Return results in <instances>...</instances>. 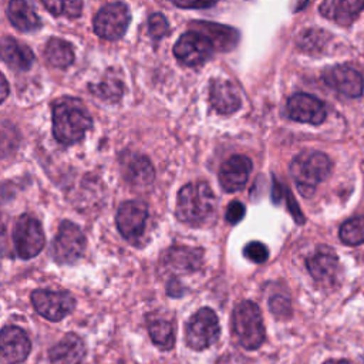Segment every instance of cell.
Segmentation results:
<instances>
[{
	"label": "cell",
	"instance_id": "obj_21",
	"mask_svg": "<svg viewBox=\"0 0 364 364\" xmlns=\"http://www.w3.org/2000/svg\"><path fill=\"white\" fill-rule=\"evenodd\" d=\"M85 355V344L77 334H67L50 350L51 364H80Z\"/></svg>",
	"mask_w": 364,
	"mask_h": 364
},
{
	"label": "cell",
	"instance_id": "obj_18",
	"mask_svg": "<svg viewBox=\"0 0 364 364\" xmlns=\"http://www.w3.org/2000/svg\"><path fill=\"white\" fill-rule=\"evenodd\" d=\"M209 101L212 108L219 114H233L240 108L242 100L239 90L233 82L223 78H216L210 84Z\"/></svg>",
	"mask_w": 364,
	"mask_h": 364
},
{
	"label": "cell",
	"instance_id": "obj_14",
	"mask_svg": "<svg viewBox=\"0 0 364 364\" xmlns=\"http://www.w3.org/2000/svg\"><path fill=\"white\" fill-rule=\"evenodd\" d=\"M31 350V343L24 330L17 326H6L0 331V361L18 364L24 361Z\"/></svg>",
	"mask_w": 364,
	"mask_h": 364
},
{
	"label": "cell",
	"instance_id": "obj_32",
	"mask_svg": "<svg viewBox=\"0 0 364 364\" xmlns=\"http://www.w3.org/2000/svg\"><path fill=\"white\" fill-rule=\"evenodd\" d=\"M148 30L152 38L159 40L164 36H166L169 31L168 20L161 13H154L148 18Z\"/></svg>",
	"mask_w": 364,
	"mask_h": 364
},
{
	"label": "cell",
	"instance_id": "obj_24",
	"mask_svg": "<svg viewBox=\"0 0 364 364\" xmlns=\"http://www.w3.org/2000/svg\"><path fill=\"white\" fill-rule=\"evenodd\" d=\"M192 27L198 31L206 36L215 48L219 50H230L237 43V31L228 26H220L215 23L208 21H195Z\"/></svg>",
	"mask_w": 364,
	"mask_h": 364
},
{
	"label": "cell",
	"instance_id": "obj_9",
	"mask_svg": "<svg viewBox=\"0 0 364 364\" xmlns=\"http://www.w3.org/2000/svg\"><path fill=\"white\" fill-rule=\"evenodd\" d=\"M210 40L198 31L183 33L173 46V55L185 65L196 67L203 64L213 53Z\"/></svg>",
	"mask_w": 364,
	"mask_h": 364
},
{
	"label": "cell",
	"instance_id": "obj_36",
	"mask_svg": "<svg viewBox=\"0 0 364 364\" xmlns=\"http://www.w3.org/2000/svg\"><path fill=\"white\" fill-rule=\"evenodd\" d=\"M181 9H206L213 6L218 0H169Z\"/></svg>",
	"mask_w": 364,
	"mask_h": 364
},
{
	"label": "cell",
	"instance_id": "obj_12",
	"mask_svg": "<svg viewBox=\"0 0 364 364\" xmlns=\"http://www.w3.org/2000/svg\"><path fill=\"white\" fill-rule=\"evenodd\" d=\"M306 266L311 277L320 284L330 286L336 283L340 263L336 252L330 246H317L314 252L306 259Z\"/></svg>",
	"mask_w": 364,
	"mask_h": 364
},
{
	"label": "cell",
	"instance_id": "obj_6",
	"mask_svg": "<svg viewBox=\"0 0 364 364\" xmlns=\"http://www.w3.org/2000/svg\"><path fill=\"white\" fill-rule=\"evenodd\" d=\"M220 336L216 313L209 307H202L191 316L185 328V343L192 350H205L215 344Z\"/></svg>",
	"mask_w": 364,
	"mask_h": 364
},
{
	"label": "cell",
	"instance_id": "obj_15",
	"mask_svg": "<svg viewBox=\"0 0 364 364\" xmlns=\"http://www.w3.org/2000/svg\"><path fill=\"white\" fill-rule=\"evenodd\" d=\"M287 115L297 122L318 125L326 119V107L314 95L299 92L289 98L286 104Z\"/></svg>",
	"mask_w": 364,
	"mask_h": 364
},
{
	"label": "cell",
	"instance_id": "obj_16",
	"mask_svg": "<svg viewBox=\"0 0 364 364\" xmlns=\"http://www.w3.org/2000/svg\"><path fill=\"white\" fill-rule=\"evenodd\" d=\"M252 172V161L245 155H233L228 158L219 171L220 186L226 192H237L245 188Z\"/></svg>",
	"mask_w": 364,
	"mask_h": 364
},
{
	"label": "cell",
	"instance_id": "obj_29",
	"mask_svg": "<svg viewBox=\"0 0 364 364\" xmlns=\"http://www.w3.org/2000/svg\"><path fill=\"white\" fill-rule=\"evenodd\" d=\"M328 38H330V36L327 31H323L318 28H309V30H304L303 33H300L297 44L303 51L316 53L324 47V44L328 41Z\"/></svg>",
	"mask_w": 364,
	"mask_h": 364
},
{
	"label": "cell",
	"instance_id": "obj_34",
	"mask_svg": "<svg viewBox=\"0 0 364 364\" xmlns=\"http://www.w3.org/2000/svg\"><path fill=\"white\" fill-rule=\"evenodd\" d=\"M269 307H270V311L279 318H287L291 313L290 300L282 294L272 296L269 300Z\"/></svg>",
	"mask_w": 364,
	"mask_h": 364
},
{
	"label": "cell",
	"instance_id": "obj_3",
	"mask_svg": "<svg viewBox=\"0 0 364 364\" xmlns=\"http://www.w3.org/2000/svg\"><path fill=\"white\" fill-rule=\"evenodd\" d=\"M333 164L330 158L318 151H306L293 158L289 171L299 192L310 198L318 183H321L331 172Z\"/></svg>",
	"mask_w": 364,
	"mask_h": 364
},
{
	"label": "cell",
	"instance_id": "obj_25",
	"mask_svg": "<svg viewBox=\"0 0 364 364\" xmlns=\"http://www.w3.org/2000/svg\"><path fill=\"white\" fill-rule=\"evenodd\" d=\"M47 63L57 68H65L74 61V50L70 43L61 38H50L44 48Z\"/></svg>",
	"mask_w": 364,
	"mask_h": 364
},
{
	"label": "cell",
	"instance_id": "obj_7",
	"mask_svg": "<svg viewBox=\"0 0 364 364\" xmlns=\"http://www.w3.org/2000/svg\"><path fill=\"white\" fill-rule=\"evenodd\" d=\"M131 21V13L128 7L121 1L105 4L94 17V31L97 36L105 40L121 38Z\"/></svg>",
	"mask_w": 364,
	"mask_h": 364
},
{
	"label": "cell",
	"instance_id": "obj_20",
	"mask_svg": "<svg viewBox=\"0 0 364 364\" xmlns=\"http://www.w3.org/2000/svg\"><path fill=\"white\" fill-rule=\"evenodd\" d=\"M125 179L136 188H146L154 182L155 171L151 161L144 155H129L122 162Z\"/></svg>",
	"mask_w": 364,
	"mask_h": 364
},
{
	"label": "cell",
	"instance_id": "obj_4",
	"mask_svg": "<svg viewBox=\"0 0 364 364\" xmlns=\"http://www.w3.org/2000/svg\"><path fill=\"white\" fill-rule=\"evenodd\" d=\"M232 333L246 350H256L264 341V324L259 306L250 300L240 301L232 313Z\"/></svg>",
	"mask_w": 364,
	"mask_h": 364
},
{
	"label": "cell",
	"instance_id": "obj_23",
	"mask_svg": "<svg viewBox=\"0 0 364 364\" xmlns=\"http://www.w3.org/2000/svg\"><path fill=\"white\" fill-rule=\"evenodd\" d=\"M7 17L20 31H34L41 26L40 17L27 0H10L7 6Z\"/></svg>",
	"mask_w": 364,
	"mask_h": 364
},
{
	"label": "cell",
	"instance_id": "obj_5",
	"mask_svg": "<svg viewBox=\"0 0 364 364\" xmlns=\"http://www.w3.org/2000/svg\"><path fill=\"white\" fill-rule=\"evenodd\" d=\"M203 263V250L189 246H172L168 247L158 264L159 274L166 277L168 282L176 279L181 274H191L198 272Z\"/></svg>",
	"mask_w": 364,
	"mask_h": 364
},
{
	"label": "cell",
	"instance_id": "obj_10",
	"mask_svg": "<svg viewBox=\"0 0 364 364\" xmlns=\"http://www.w3.org/2000/svg\"><path fill=\"white\" fill-rule=\"evenodd\" d=\"M13 240L20 257L31 259L44 247V232L38 220L28 215H23L14 228Z\"/></svg>",
	"mask_w": 364,
	"mask_h": 364
},
{
	"label": "cell",
	"instance_id": "obj_22",
	"mask_svg": "<svg viewBox=\"0 0 364 364\" xmlns=\"http://www.w3.org/2000/svg\"><path fill=\"white\" fill-rule=\"evenodd\" d=\"M0 58L16 70H28L34 63L33 51L11 37L0 38Z\"/></svg>",
	"mask_w": 364,
	"mask_h": 364
},
{
	"label": "cell",
	"instance_id": "obj_26",
	"mask_svg": "<svg viewBox=\"0 0 364 364\" xmlns=\"http://www.w3.org/2000/svg\"><path fill=\"white\" fill-rule=\"evenodd\" d=\"M148 331L154 344L162 350H171L175 344L173 327L166 320H154L148 324Z\"/></svg>",
	"mask_w": 364,
	"mask_h": 364
},
{
	"label": "cell",
	"instance_id": "obj_13",
	"mask_svg": "<svg viewBox=\"0 0 364 364\" xmlns=\"http://www.w3.org/2000/svg\"><path fill=\"white\" fill-rule=\"evenodd\" d=\"M148 219V206L141 200L124 202L117 212V228L128 240H136L145 229Z\"/></svg>",
	"mask_w": 364,
	"mask_h": 364
},
{
	"label": "cell",
	"instance_id": "obj_38",
	"mask_svg": "<svg viewBox=\"0 0 364 364\" xmlns=\"http://www.w3.org/2000/svg\"><path fill=\"white\" fill-rule=\"evenodd\" d=\"M323 364H351L347 360H327Z\"/></svg>",
	"mask_w": 364,
	"mask_h": 364
},
{
	"label": "cell",
	"instance_id": "obj_28",
	"mask_svg": "<svg viewBox=\"0 0 364 364\" xmlns=\"http://www.w3.org/2000/svg\"><path fill=\"white\" fill-rule=\"evenodd\" d=\"M44 7L54 16L77 18L82 10V0H41Z\"/></svg>",
	"mask_w": 364,
	"mask_h": 364
},
{
	"label": "cell",
	"instance_id": "obj_1",
	"mask_svg": "<svg viewBox=\"0 0 364 364\" xmlns=\"http://www.w3.org/2000/svg\"><path fill=\"white\" fill-rule=\"evenodd\" d=\"M216 212V196L203 181L183 185L176 199V218L189 226L208 223Z\"/></svg>",
	"mask_w": 364,
	"mask_h": 364
},
{
	"label": "cell",
	"instance_id": "obj_37",
	"mask_svg": "<svg viewBox=\"0 0 364 364\" xmlns=\"http://www.w3.org/2000/svg\"><path fill=\"white\" fill-rule=\"evenodd\" d=\"M9 95V84L4 78V75L0 73V102H3Z\"/></svg>",
	"mask_w": 364,
	"mask_h": 364
},
{
	"label": "cell",
	"instance_id": "obj_8",
	"mask_svg": "<svg viewBox=\"0 0 364 364\" xmlns=\"http://www.w3.org/2000/svg\"><path fill=\"white\" fill-rule=\"evenodd\" d=\"M85 249V237L81 229L73 222L64 220L54 237L51 255L61 264L74 263Z\"/></svg>",
	"mask_w": 364,
	"mask_h": 364
},
{
	"label": "cell",
	"instance_id": "obj_31",
	"mask_svg": "<svg viewBox=\"0 0 364 364\" xmlns=\"http://www.w3.org/2000/svg\"><path fill=\"white\" fill-rule=\"evenodd\" d=\"M92 92L97 94L100 98L115 102L122 95V82L114 77H105L97 87H92Z\"/></svg>",
	"mask_w": 364,
	"mask_h": 364
},
{
	"label": "cell",
	"instance_id": "obj_27",
	"mask_svg": "<svg viewBox=\"0 0 364 364\" xmlns=\"http://www.w3.org/2000/svg\"><path fill=\"white\" fill-rule=\"evenodd\" d=\"M340 240L350 246L364 243V215L347 219L338 230Z\"/></svg>",
	"mask_w": 364,
	"mask_h": 364
},
{
	"label": "cell",
	"instance_id": "obj_2",
	"mask_svg": "<svg viewBox=\"0 0 364 364\" xmlns=\"http://www.w3.org/2000/svg\"><path fill=\"white\" fill-rule=\"evenodd\" d=\"M92 119L77 98H64L53 108V134L64 145H71L82 139L91 128Z\"/></svg>",
	"mask_w": 364,
	"mask_h": 364
},
{
	"label": "cell",
	"instance_id": "obj_19",
	"mask_svg": "<svg viewBox=\"0 0 364 364\" xmlns=\"http://www.w3.org/2000/svg\"><path fill=\"white\" fill-rule=\"evenodd\" d=\"M363 9L364 0H324L318 7L321 16L341 26L351 24Z\"/></svg>",
	"mask_w": 364,
	"mask_h": 364
},
{
	"label": "cell",
	"instance_id": "obj_30",
	"mask_svg": "<svg viewBox=\"0 0 364 364\" xmlns=\"http://www.w3.org/2000/svg\"><path fill=\"white\" fill-rule=\"evenodd\" d=\"M273 199L277 202V200H284L289 212L291 213L293 219L296 220V223H304V216L301 213V210L299 209L293 195L287 191V188L284 185H282L280 182H277V179H273V193H272Z\"/></svg>",
	"mask_w": 364,
	"mask_h": 364
},
{
	"label": "cell",
	"instance_id": "obj_35",
	"mask_svg": "<svg viewBox=\"0 0 364 364\" xmlns=\"http://www.w3.org/2000/svg\"><path fill=\"white\" fill-rule=\"evenodd\" d=\"M245 216V206L239 200H233L228 205L226 209V220L232 225L240 222Z\"/></svg>",
	"mask_w": 364,
	"mask_h": 364
},
{
	"label": "cell",
	"instance_id": "obj_17",
	"mask_svg": "<svg viewBox=\"0 0 364 364\" xmlns=\"http://www.w3.org/2000/svg\"><path fill=\"white\" fill-rule=\"evenodd\" d=\"M324 81L338 92L357 98L363 94L364 80L358 71L348 65H336L323 74Z\"/></svg>",
	"mask_w": 364,
	"mask_h": 364
},
{
	"label": "cell",
	"instance_id": "obj_11",
	"mask_svg": "<svg viewBox=\"0 0 364 364\" xmlns=\"http://www.w3.org/2000/svg\"><path fill=\"white\" fill-rule=\"evenodd\" d=\"M31 303L40 316L51 321H60L75 307V300L68 291L34 290Z\"/></svg>",
	"mask_w": 364,
	"mask_h": 364
},
{
	"label": "cell",
	"instance_id": "obj_33",
	"mask_svg": "<svg viewBox=\"0 0 364 364\" xmlns=\"http://www.w3.org/2000/svg\"><path fill=\"white\" fill-rule=\"evenodd\" d=\"M243 255L253 263H264L269 257V250L262 242H249L243 249Z\"/></svg>",
	"mask_w": 364,
	"mask_h": 364
}]
</instances>
